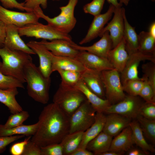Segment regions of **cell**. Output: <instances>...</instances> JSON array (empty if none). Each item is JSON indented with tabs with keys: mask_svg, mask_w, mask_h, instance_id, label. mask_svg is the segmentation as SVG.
I'll use <instances>...</instances> for the list:
<instances>
[{
	"mask_svg": "<svg viewBox=\"0 0 155 155\" xmlns=\"http://www.w3.org/2000/svg\"><path fill=\"white\" fill-rule=\"evenodd\" d=\"M37 122L31 141L40 147L60 143L69 133V117L53 102L44 108Z\"/></svg>",
	"mask_w": 155,
	"mask_h": 155,
	"instance_id": "cell-1",
	"label": "cell"
},
{
	"mask_svg": "<svg viewBox=\"0 0 155 155\" xmlns=\"http://www.w3.org/2000/svg\"><path fill=\"white\" fill-rule=\"evenodd\" d=\"M28 95L35 101L43 104L49 102L50 77H46L32 62L27 64L24 71Z\"/></svg>",
	"mask_w": 155,
	"mask_h": 155,
	"instance_id": "cell-2",
	"label": "cell"
},
{
	"mask_svg": "<svg viewBox=\"0 0 155 155\" xmlns=\"http://www.w3.org/2000/svg\"><path fill=\"white\" fill-rule=\"evenodd\" d=\"M30 55L4 46L0 48V56L2 60L0 71L4 74L12 76L23 83L25 82L24 69L27 64L32 62Z\"/></svg>",
	"mask_w": 155,
	"mask_h": 155,
	"instance_id": "cell-3",
	"label": "cell"
},
{
	"mask_svg": "<svg viewBox=\"0 0 155 155\" xmlns=\"http://www.w3.org/2000/svg\"><path fill=\"white\" fill-rule=\"evenodd\" d=\"M86 100L84 94L77 88L60 84L53 96V102L70 117Z\"/></svg>",
	"mask_w": 155,
	"mask_h": 155,
	"instance_id": "cell-4",
	"label": "cell"
},
{
	"mask_svg": "<svg viewBox=\"0 0 155 155\" xmlns=\"http://www.w3.org/2000/svg\"><path fill=\"white\" fill-rule=\"evenodd\" d=\"M18 30L20 36L34 37L50 41L62 39L72 41L71 36L69 34L61 32L48 24L44 25L38 22L18 27Z\"/></svg>",
	"mask_w": 155,
	"mask_h": 155,
	"instance_id": "cell-5",
	"label": "cell"
},
{
	"mask_svg": "<svg viewBox=\"0 0 155 155\" xmlns=\"http://www.w3.org/2000/svg\"><path fill=\"white\" fill-rule=\"evenodd\" d=\"M105 89V97L111 105L123 100L126 96L121 82L120 73L115 69L101 72Z\"/></svg>",
	"mask_w": 155,
	"mask_h": 155,
	"instance_id": "cell-6",
	"label": "cell"
},
{
	"mask_svg": "<svg viewBox=\"0 0 155 155\" xmlns=\"http://www.w3.org/2000/svg\"><path fill=\"white\" fill-rule=\"evenodd\" d=\"M96 111L87 100L69 117V133L84 131L94 121Z\"/></svg>",
	"mask_w": 155,
	"mask_h": 155,
	"instance_id": "cell-7",
	"label": "cell"
},
{
	"mask_svg": "<svg viewBox=\"0 0 155 155\" xmlns=\"http://www.w3.org/2000/svg\"><path fill=\"white\" fill-rule=\"evenodd\" d=\"M143 103L139 96L126 95L121 101L109 106L105 113H116L131 119H135L139 115L140 108Z\"/></svg>",
	"mask_w": 155,
	"mask_h": 155,
	"instance_id": "cell-8",
	"label": "cell"
},
{
	"mask_svg": "<svg viewBox=\"0 0 155 155\" xmlns=\"http://www.w3.org/2000/svg\"><path fill=\"white\" fill-rule=\"evenodd\" d=\"M122 6L115 7L113 18L111 21L104 27L99 36L101 37L106 31L109 32L112 43V49L115 47L122 40L124 29V14L125 9Z\"/></svg>",
	"mask_w": 155,
	"mask_h": 155,
	"instance_id": "cell-9",
	"label": "cell"
},
{
	"mask_svg": "<svg viewBox=\"0 0 155 155\" xmlns=\"http://www.w3.org/2000/svg\"><path fill=\"white\" fill-rule=\"evenodd\" d=\"M39 18L34 11L22 12L13 11L0 5V20L5 25L13 24L20 27L38 22Z\"/></svg>",
	"mask_w": 155,
	"mask_h": 155,
	"instance_id": "cell-10",
	"label": "cell"
},
{
	"mask_svg": "<svg viewBox=\"0 0 155 155\" xmlns=\"http://www.w3.org/2000/svg\"><path fill=\"white\" fill-rule=\"evenodd\" d=\"M148 60L155 63V55L144 54L139 51L129 55L123 71L120 73L122 84L132 80L139 79L138 67L141 62Z\"/></svg>",
	"mask_w": 155,
	"mask_h": 155,
	"instance_id": "cell-11",
	"label": "cell"
},
{
	"mask_svg": "<svg viewBox=\"0 0 155 155\" xmlns=\"http://www.w3.org/2000/svg\"><path fill=\"white\" fill-rule=\"evenodd\" d=\"M33 11L39 18L46 20L48 24L64 33L69 34L74 28L76 23V20L74 16H68L60 13L56 17L50 18L44 13L40 7Z\"/></svg>",
	"mask_w": 155,
	"mask_h": 155,
	"instance_id": "cell-12",
	"label": "cell"
},
{
	"mask_svg": "<svg viewBox=\"0 0 155 155\" xmlns=\"http://www.w3.org/2000/svg\"><path fill=\"white\" fill-rule=\"evenodd\" d=\"M115 8L113 5L110 4L106 12L94 16L86 34L79 42L80 44H83L90 42L99 36L105 25L111 19Z\"/></svg>",
	"mask_w": 155,
	"mask_h": 155,
	"instance_id": "cell-13",
	"label": "cell"
},
{
	"mask_svg": "<svg viewBox=\"0 0 155 155\" xmlns=\"http://www.w3.org/2000/svg\"><path fill=\"white\" fill-rule=\"evenodd\" d=\"M27 44L38 55L39 60L38 67L42 73L46 77H50L53 73L52 53L40 42L30 40Z\"/></svg>",
	"mask_w": 155,
	"mask_h": 155,
	"instance_id": "cell-14",
	"label": "cell"
},
{
	"mask_svg": "<svg viewBox=\"0 0 155 155\" xmlns=\"http://www.w3.org/2000/svg\"><path fill=\"white\" fill-rule=\"evenodd\" d=\"M86 68L99 72L114 68L107 59L85 51H79L75 57Z\"/></svg>",
	"mask_w": 155,
	"mask_h": 155,
	"instance_id": "cell-15",
	"label": "cell"
},
{
	"mask_svg": "<svg viewBox=\"0 0 155 155\" xmlns=\"http://www.w3.org/2000/svg\"><path fill=\"white\" fill-rule=\"evenodd\" d=\"M101 38L92 45L83 46L75 43L73 42L71 45L79 51H85L100 57L107 59L109 52L112 49V43L108 31L105 32Z\"/></svg>",
	"mask_w": 155,
	"mask_h": 155,
	"instance_id": "cell-16",
	"label": "cell"
},
{
	"mask_svg": "<svg viewBox=\"0 0 155 155\" xmlns=\"http://www.w3.org/2000/svg\"><path fill=\"white\" fill-rule=\"evenodd\" d=\"M18 27L13 24L6 25V36L4 46L10 49L23 51L30 55H35L20 37Z\"/></svg>",
	"mask_w": 155,
	"mask_h": 155,
	"instance_id": "cell-17",
	"label": "cell"
},
{
	"mask_svg": "<svg viewBox=\"0 0 155 155\" xmlns=\"http://www.w3.org/2000/svg\"><path fill=\"white\" fill-rule=\"evenodd\" d=\"M72 42L62 39H55L49 42L43 39L40 41L55 56L75 58L79 51L71 46V43Z\"/></svg>",
	"mask_w": 155,
	"mask_h": 155,
	"instance_id": "cell-18",
	"label": "cell"
},
{
	"mask_svg": "<svg viewBox=\"0 0 155 155\" xmlns=\"http://www.w3.org/2000/svg\"><path fill=\"white\" fill-rule=\"evenodd\" d=\"M101 72L86 68L82 73V80L92 92L100 98L106 99L105 87Z\"/></svg>",
	"mask_w": 155,
	"mask_h": 155,
	"instance_id": "cell-19",
	"label": "cell"
},
{
	"mask_svg": "<svg viewBox=\"0 0 155 155\" xmlns=\"http://www.w3.org/2000/svg\"><path fill=\"white\" fill-rule=\"evenodd\" d=\"M131 119L114 113L108 114L102 131L112 137L116 136L129 125Z\"/></svg>",
	"mask_w": 155,
	"mask_h": 155,
	"instance_id": "cell-20",
	"label": "cell"
},
{
	"mask_svg": "<svg viewBox=\"0 0 155 155\" xmlns=\"http://www.w3.org/2000/svg\"><path fill=\"white\" fill-rule=\"evenodd\" d=\"M134 144L131 129L129 125L112 139L108 151L123 154L130 149Z\"/></svg>",
	"mask_w": 155,
	"mask_h": 155,
	"instance_id": "cell-21",
	"label": "cell"
},
{
	"mask_svg": "<svg viewBox=\"0 0 155 155\" xmlns=\"http://www.w3.org/2000/svg\"><path fill=\"white\" fill-rule=\"evenodd\" d=\"M129 57L123 38L115 47L110 51L107 59L114 68L120 73L124 68Z\"/></svg>",
	"mask_w": 155,
	"mask_h": 155,
	"instance_id": "cell-22",
	"label": "cell"
},
{
	"mask_svg": "<svg viewBox=\"0 0 155 155\" xmlns=\"http://www.w3.org/2000/svg\"><path fill=\"white\" fill-rule=\"evenodd\" d=\"M52 60L53 72L59 70L82 72L86 69L84 65L74 57L56 56L53 54Z\"/></svg>",
	"mask_w": 155,
	"mask_h": 155,
	"instance_id": "cell-23",
	"label": "cell"
},
{
	"mask_svg": "<svg viewBox=\"0 0 155 155\" xmlns=\"http://www.w3.org/2000/svg\"><path fill=\"white\" fill-rule=\"evenodd\" d=\"M106 119V116L103 113L96 112L94 122L84 132L82 141L78 147L86 149L88 143L102 131Z\"/></svg>",
	"mask_w": 155,
	"mask_h": 155,
	"instance_id": "cell-24",
	"label": "cell"
},
{
	"mask_svg": "<svg viewBox=\"0 0 155 155\" xmlns=\"http://www.w3.org/2000/svg\"><path fill=\"white\" fill-rule=\"evenodd\" d=\"M75 88L83 93L96 112L105 113L107 108L111 105L107 100L100 98L90 91L82 80Z\"/></svg>",
	"mask_w": 155,
	"mask_h": 155,
	"instance_id": "cell-25",
	"label": "cell"
},
{
	"mask_svg": "<svg viewBox=\"0 0 155 155\" xmlns=\"http://www.w3.org/2000/svg\"><path fill=\"white\" fill-rule=\"evenodd\" d=\"M113 137L102 131L87 144L86 149L94 155L100 154L109 150Z\"/></svg>",
	"mask_w": 155,
	"mask_h": 155,
	"instance_id": "cell-26",
	"label": "cell"
},
{
	"mask_svg": "<svg viewBox=\"0 0 155 155\" xmlns=\"http://www.w3.org/2000/svg\"><path fill=\"white\" fill-rule=\"evenodd\" d=\"M124 29L123 38L125 48L129 55L138 51V35L136 32L135 28L128 22L125 13L124 15Z\"/></svg>",
	"mask_w": 155,
	"mask_h": 155,
	"instance_id": "cell-27",
	"label": "cell"
},
{
	"mask_svg": "<svg viewBox=\"0 0 155 155\" xmlns=\"http://www.w3.org/2000/svg\"><path fill=\"white\" fill-rule=\"evenodd\" d=\"M18 94V88H16L0 89V102L7 107L11 114L23 110L16 99V97Z\"/></svg>",
	"mask_w": 155,
	"mask_h": 155,
	"instance_id": "cell-28",
	"label": "cell"
},
{
	"mask_svg": "<svg viewBox=\"0 0 155 155\" xmlns=\"http://www.w3.org/2000/svg\"><path fill=\"white\" fill-rule=\"evenodd\" d=\"M132 130L134 144L140 147L147 154L148 152H155L154 146L149 144L146 140L140 126L137 121H131L129 124Z\"/></svg>",
	"mask_w": 155,
	"mask_h": 155,
	"instance_id": "cell-29",
	"label": "cell"
},
{
	"mask_svg": "<svg viewBox=\"0 0 155 155\" xmlns=\"http://www.w3.org/2000/svg\"><path fill=\"white\" fill-rule=\"evenodd\" d=\"M38 126L37 122L30 125H21L15 127L6 128L2 124H0V136H11L23 135L25 136H32L36 132Z\"/></svg>",
	"mask_w": 155,
	"mask_h": 155,
	"instance_id": "cell-30",
	"label": "cell"
},
{
	"mask_svg": "<svg viewBox=\"0 0 155 155\" xmlns=\"http://www.w3.org/2000/svg\"><path fill=\"white\" fill-rule=\"evenodd\" d=\"M83 132L80 131L69 133L64 137L60 143L63 148L64 155H71L79 147Z\"/></svg>",
	"mask_w": 155,
	"mask_h": 155,
	"instance_id": "cell-31",
	"label": "cell"
},
{
	"mask_svg": "<svg viewBox=\"0 0 155 155\" xmlns=\"http://www.w3.org/2000/svg\"><path fill=\"white\" fill-rule=\"evenodd\" d=\"M138 51L144 53L155 55V38L148 32H141L139 34Z\"/></svg>",
	"mask_w": 155,
	"mask_h": 155,
	"instance_id": "cell-32",
	"label": "cell"
},
{
	"mask_svg": "<svg viewBox=\"0 0 155 155\" xmlns=\"http://www.w3.org/2000/svg\"><path fill=\"white\" fill-rule=\"evenodd\" d=\"M57 71L61 76L60 84L62 86L75 87L82 80V72L64 70H59Z\"/></svg>",
	"mask_w": 155,
	"mask_h": 155,
	"instance_id": "cell-33",
	"label": "cell"
},
{
	"mask_svg": "<svg viewBox=\"0 0 155 155\" xmlns=\"http://www.w3.org/2000/svg\"><path fill=\"white\" fill-rule=\"evenodd\" d=\"M143 134L152 144L155 143V120L148 119L140 115L136 118Z\"/></svg>",
	"mask_w": 155,
	"mask_h": 155,
	"instance_id": "cell-34",
	"label": "cell"
},
{
	"mask_svg": "<svg viewBox=\"0 0 155 155\" xmlns=\"http://www.w3.org/2000/svg\"><path fill=\"white\" fill-rule=\"evenodd\" d=\"M28 112L25 111L12 114L8 117L6 123L3 125L6 128L17 127L23 124V123L29 117Z\"/></svg>",
	"mask_w": 155,
	"mask_h": 155,
	"instance_id": "cell-35",
	"label": "cell"
},
{
	"mask_svg": "<svg viewBox=\"0 0 155 155\" xmlns=\"http://www.w3.org/2000/svg\"><path fill=\"white\" fill-rule=\"evenodd\" d=\"M144 84V81L142 78L139 79L129 80L123 85L124 92L129 95L139 96Z\"/></svg>",
	"mask_w": 155,
	"mask_h": 155,
	"instance_id": "cell-36",
	"label": "cell"
},
{
	"mask_svg": "<svg viewBox=\"0 0 155 155\" xmlns=\"http://www.w3.org/2000/svg\"><path fill=\"white\" fill-rule=\"evenodd\" d=\"M23 84L15 78L5 75L0 71V89H5L14 88H24Z\"/></svg>",
	"mask_w": 155,
	"mask_h": 155,
	"instance_id": "cell-37",
	"label": "cell"
},
{
	"mask_svg": "<svg viewBox=\"0 0 155 155\" xmlns=\"http://www.w3.org/2000/svg\"><path fill=\"white\" fill-rule=\"evenodd\" d=\"M142 78L144 81V84L139 96L145 102L155 103V90L144 75H143Z\"/></svg>",
	"mask_w": 155,
	"mask_h": 155,
	"instance_id": "cell-38",
	"label": "cell"
},
{
	"mask_svg": "<svg viewBox=\"0 0 155 155\" xmlns=\"http://www.w3.org/2000/svg\"><path fill=\"white\" fill-rule=\"evenodd\" d=\"M105 0H93L85 5L83 9L86 13H89L94 16L101 14Z\"/></svg>",
	"mask_w": 155,
	"mask_h": 155,
	"instance_id": "cell-39",
	"label": "cell"
},
{
	"mask_svg": "<svg viewBox=\"0 0 155 155\" xmlns=\"http://www.w3.org/2000/svg\"><path fill=\"white\" fill-rule=\"evenodd\" d=\"M144 75L152 87L155 90V63L150 61L142 66Z\"/></svg>",
	"mask_w": 155,
	"mask_h": 155,
	"instance_id": "cell-40",
	"label": "cell"
},
{
	"mask_svg": "<svg viewBox=\"0 0 155 155\" xmlns=\"http://www.w3.org/2000/svg\"><path fill=\"white\" fill-rule=\"evenodd\" d=\"M139 115L147 118L155 120V103L144 102L140 108Z\"/></svg>",
	"mask_w": 155,
	"mask_h": 155,
	"instance_id": "cell-41",
	"label": "cell"
},
{
	"mask_svg": "<svg viewBox=\"0 0 155 155\" xmlns=\"http://www.w3.org/2000/svg\"><path fill=\"white\" fill-rule=\"evenodd\" d=\"M41 155H63V147L60 143L41 147Z\"/></svg>",
	"mask_w": 155,
	"mask_h": 155,
	"instance_id": "cell-42",
	"label": "cell"
},
{
	"mask_svg": "<svg viewBox=\"0 0 155 155\" xmlns=\"http://www.w3.org/2000/svg\"><path fill=\"white\" fill-rule=\"evenodd\" d=\"M23 3L27 12L33 11L40 5L44 9L46 8L47 6V0H25Z\"/></svg>",
	"mask_w": 155,
	"mask_h": 155,
	"instance_id": "cell-43",
	"label": "cell"
},
{
	"mask_svg": "<svg viewBox=\"0 0 155 155\" xmlns=\"http://www.w3.org/2000/svg\"><path fill=\"white\" fill-rule=\"evenodd\" d=\"M31 136L21 142L14 143L11 147L9 152L12 155H22L25 147L30 141Z\"/></svg>",
	"mask_w": 155,
	"mask_h": 155,
	"instance_id": "cell-44",
	"label": "cell"
},
{
	"mask_svg": "<svg viewBox=\"0 0 155 155\" xmlns=\"http://www.w3.org/2000/svg\"><path fill=\"white\" fill-rule=\"evenodd\" d=\"M25 136L23 135L0 136V153L4 152L6 149L7 146L10 144Z\"/></svg>",
	"mask_w": 155,
	"mask_h": 155,
	"instance_id": "cell-45",
	"label": "cell"
},
{
	"mask_svg": "<svg viewBox=\"0 0 155 155\" xmlns=\"http://www.w3.org/2000/svg\"><path fill=\"white\" fill-rule=\"evenodd\" d=\"M22 155H41L40 147L30 141L26 146Z\"/></svg>",
	"mask_w": 155,
	"mask_h": 155,
	"instance_id": "cell-46",
	"label": "cell"
},
{
	"mask_svg": "<svg viewBox=\"0 0 155 155\" xmlns=\"http://www.w3.org/2000/svg\"><path fill=\"white\" fill-rule=\"evenodd\" d=\"M2 6L6 9L16 8L22 11H26L27 9L24 6L23 3H19L16 0H0Z\"/></svg>",
	"mask_w": 155,
	"mask_h": 155,
	"instance_id": "cell-47",
	"label": "cell"
},
{
	"mask_svg": "<svg viewBox=\"0 0 155 155\" xmlns=\"http://www.w3.org/2000/svg\"><path fill=\"white\" fill-rule=\"evenodd\" d=\"M78 0H69L68 4L65 6L60 7V13L69 16H74V11Z\"/></svg>",
	"mask_w": 155,
	"mask_h": 155,
	"instance_id": "cell-48",
	"label": "cell"
},
{
	"mask_svg": "<svg viewBox=\"0 0 155 155\" xmlns=\"http://www.w3.org/2000/svg\"><path fill=\"white\" fill-rule=\"evenodd\" d=\"M6 36V25L0 20V48L4 46Z\"/></svg>",
	"mask_w": 155,
	"mask_h": 155,
	"instance_id": "cell-49",
	"label": "cell"
},
{
	"mask_svg": "<svg viewBox=\"0 0 155 155\" xmlns=\"http://www.w3.org/2000/svg\"><path fill=\"white\" fill-rule=\"evenodd\" d=\"M94 154L86 149L78 147L71 155H93Z\"/></svg>",
	"mask_w": 155,
	"mask_h": 155,
	"instance_id": "cell-50",
	"label": "cell"
},
{
	"mask_svg": "<svg viewBox=\"0 0 155 155\" xmlns=\"http://www.w3.org/2000/svg\"><path fill=\"white\" fill-rule=\"evenodd\" d=\"M148 154L143 150H141L137 148H131L127 151V155H144Z\"/></svg>",
	"mask_w": 155,
	"mask_h": 155,
	"instance_id": "cell-51",
	"label": "cell"
},
{
	"mask_svg": "<svg viewBox=\"0 0 155 155\" xmlns=\"http://www.w3.org/2000/svg\"><path fill=\"white\" fill-rule=\"evenodd\" d=\"M148 32L150 35L155 38V22H153L150 25Z\"/></svg>",
	"mask_w": 155,
	"mask_h": 155,
	"instance_id": "cell-52",
	"label": "cell"
},
{
	"mask_svg": "<svg viewBox=\"0 0 155 155\" xmlns=\"http://www.w3.org/2000/svg\"><path fill=\"white\" fill-rule=\"evenodd\" d=\"M122 154L115 152L108 151L100 154L99 155H121Z\"/></svg>",
	"mask_w": 155,
	"mask_h": 155,
	"instance_id": "cell-53",
	"label": "cell"
},
{
	"mask_svg": "<svg viewBox=\"0 0 155 155\" xmlns=\"http://www.w3.org/2000/svg\"><path fill=\"white\" fill-rule=\"evenodd\" d=\"M107 1L109 3L113 5L115 7L122 5V4L118 2L117 0H107Z\"/></svg>",
	"mask_w": 155,
	"mask_h": 155,
	"instance_id": "cell-54",
	"label": "cell"
},
{
	"mask_svg": "<svg viewBox=\"0 0 155 155\" xmlns=\"http://www.w3.org/2000/svg\"><path fill=\"white\" fill-rule=\"evenodd\" d=\"M119 3L122 4H124L126 6L128 5L130 0H119Z\"/></svg>",
	"mask_w": 155,
	"mask_h": 155,
	"instance_id": "cell-55",
	"label": "cell"
},
{
	"mask_svg": "<svg viewBox=\"0 0 155 155\" xmlns=\"http://www.w3.org/2000/svg\"><path fill=\"white\" fill-rule=\"evenodd\" d=\"M2 62L0 61V67L1 66Z\"/></svg>",
	"mask_w": 155,
	"mask_h": 155,
	"instance_id": "cell-56",
	"label": "cell"
},
{
	"mask_svg": "<svg viewBox=\"0 0 155 155\" xmlns=\"http://www.w3.org/2000/svg\"><path fill=\"white\" fill-rule=\"evenodd\" d=\"M53 1H59V0H52Z\"/></svg>",
	"mask_w": 155,
	"mask_h": 155,
	"instance_id": "cell-57",
	"label": "cell"
}]
</instances>
